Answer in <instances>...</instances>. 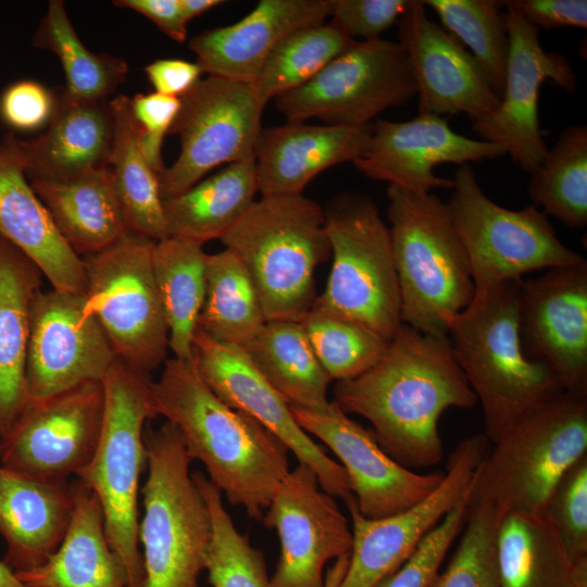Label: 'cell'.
Segmentation results:
<instances>
[{
	"label": "cell",
	"mask_w": 587,
	"mask_h": 587,
	"mask_svg": "<svg viewBox=\"0 0 587 587\" xmlns=\"http://www.w3.org/2000/svg\"><path fill=\"white\" fill-rule=\"evenodd\" d=\"M333 401L346 414L369 421L382 449L415 470L442 459L441 414L451 408L471 409L477 398L448 336L424 334L402 323L376 364L337 382Z\"/></svg>",
	"instance_id": "1"
},
{
	"label": "cell",
	"mask_w": 587,
	"mask_h": 587,
	"mask_svg": "<svg viewBox=\"0 0 587 587\" xmlns=\"http://www.w3.org/2000/svg\"><path fill=\"white\" fill-rule=\"evenodd\" d=\"M150 403L180 433L191 460L234 507L261 521L273 495L289 473L288 448L248 414L218 398L195 362L165 360L150 382Z\"/></svg>",
	"instance_id": "2"
},
{
	"label": "cell",
	"mask_w": 587,
	"mask_h": 587,
	"mask_svg": "<svg viewBox=\"0 0 587 587\" xmlns=\"http://www.w3.org/2000/svg\"><path fill=\"white\" fill-rule=\"evenodd\" d=\"M522 280L505 282L475 296L448 327L453 355L482 404L484 435L491 442L564 391L554 374L522 349L517 330Z\"/></svg>",
	"instance_id": "3"
},
{
	"label": "cell",
	"mask_w": 587,
	"mask_h": 587,
	"mask_svg": "<svg viewBox=\"0 0 587 587\" xmlns=\"http://www.w3.org/2000/svg\"><path fill=\"white\" fill-rule=\"evenodd\" d=\"M220 240L249 273L266 322H300L312 309L315 270L330 255L316 201L303 193L261 196Z\"/></svg>",
	"instance_id": "4"
},
{
	"label": "cell",
	"mask_w": 587,
	"mask_h": 587,
	"mask_svg": "<svg viewBox=\"0 0 587 587\" xmlns=\"http://www.w3.org/2000/svg\"><path fill=\"white\" fill-rule=\"evenodd\" d=\"M387 198L401 321L424 334L448 336L451 320L475 297L469 259L448 208L432 192L394 185Z\"/></svg>",
	"instance_id": "5"
},
{
	"label": "cell",
	"mask_w": 587,
	"mask_h": 587,
	"mask_svg": "<svg viewBox=\"0 0 587 587\" xmlns=\"http://www.w3.org/2000/svg\"><path fill=\"white\" fill-rule=\"evenodd\" d=\"M492 444L473 477L469 508L542 514L559 478L587 454V395L562 391Z\"/></svg>",
	"instance_id": "6"
},
{
	"label": "cell",
	"mask_w": 587,
	"mask_h": 587,
	"mask_svg": "<svg viewBox=\"0 0 587 587\" xmlns=\"http://www.w3.org/2000/svg\"><path fill=\"white\" fill-rule=\"evenodd\" d=\"M148 476L139 522L145 587H200L212 538L208 503L196 485L183 437L165 421L143 434Z\"/></svg>",
	"instance_id": "7"
},
{
	"label": "cell",
	"mask_w": 587,
	"mask_h": 587,
	"mask_svg": "<svg viewBox=\"0 0 587 587\" xmlns=\"http://www.w3.org/2000/svg\"><path fill=\"white\" fill-rule=\"evenodd\" d=\"M150 375L115 359L102 378L104 414L97 449L76 475L99 499L108 540L124 565L127 587H145L138 496L147 467L145 426L157 417L150 403Z\"/></svg>",
	"instance_id": "8"
},
{
	"label": "cell",
	"mask_w": 587,
	"mask_h": 587,
	"mask_svg": "<svg viewBox=\"0 0 587 587\" xmlns=\"http://www.w3.org/2000/svg\"><path fill=\"white\" fill-rule=\"evenodd\" d=\"M324 212L333 262L312 308L355 321L390 341L402 321L389 227L375 202L359 191L338 195Z\"/></svg>",
	"instance_id": "9"
},
{
	"label": "cell",
	"mask_w": 587,
	"mask_h": 587,
	"mask_svg": "<svg viewBox=\"0 0 587 587\" xmlns=\"http://www.w3.org/2000/svg\"><path fill=\"white\" fill-rule=\"evenodd\" d=\"M452 179L446 205L469 259L475 296L533 271L584 260L558 238L535 204L510 210L494 202L470 164L461 165Z\"/></svg>",
	"instance_id": "10"
},
{
	"label": "cell",
	"mask_w": 587,
	"mask_h": 587,
	"mask_svg": "<svg viewBox=\"0 0 587 587\" xmlns=\"http://www.w3.org/2000/svg\"><path fill=\"white\" fill-rule=\"evenodd\" d=\"M153 240L128 232L109 248L84 257V311L96 319L115 357L150 375L165 362L168 328L153 268Z\"/></svg>",
	"instance_id": "11"
},
{
	"label": "cell",
	"mask_w": 587,
	"mask_h": 587,
	"mask_svg": "<svg viewBox=\"0 0 587 587\" xmlns=\"http://www.w3.org/2000/svg\"><path fill=\"white\" fill-rule=\"evenodd\" d=\"M416 96L412 67L398 41L355 40L312 79L274 99L288 122L316 117L327 125L363 127Z\"/></svg>",
	"instance_id": "12"
},
{
	"label": "cell",
	"mask_w": 587,
	"mask_h": 587,
	"mask_svg": "<svg viewBox=\"0 0 587 587\" xmlns=\"http://www.w3.org/2000/svg\"><path fill=\"white\" fill-rule=\"evenodd\" d=\"M180 100L168 133L179 137L180 152L158 175L162 199L185 192L222 164L253 158L262 130L265 104L251 84L208 76Z\"/></svg>",
	"instance_id": "13"
},
{
	"label": "cell",
	"mask_w": 587,
	"mask_h": 587,
	"mask_svg": "<svg viewBox=\"0 0 587 587\" xmlns=\"http://www.w3.org/2000/svg\"><path fill=\"white\" fill-rule=\"evenodd\" d=\"M488 449L484 434L460 441L449 455L438 487L403 512L367 519L351 495L345 503L351 520L352 547L337 587H379L467 492Z\"/></svg>",
	"instance_id": "14"
},
{
	"label": "cell",
	"mask_w": 587,
	"mask_h": 587,
	"mask_svg": "<svg viewBox=\"0 0 587 587\" xmlns=\"http://www.w3.org/2000/svg\"><path fill=\"white\" fill-rule=\"evenodd\" d=\"M103 414L102 380L29 400L0 438V465L42 479L67 480L92 459Z\"/></svg>",
	"instance_id": "15"
},
{
	"label": "cell",
	"mask_w": 587,
	"mask_h": 587,
	"mask_svg": "<svg viewBox=\"0 0 587 587\" xmlns=\"http://www.w3.org/2000/svg\"><path fill=\"white\" fill-rule=\"evenodd\" d=\"M261 521L280 542L272 587H325V565L350 554L348 519L305 464L289 471Z\"/></svg>",
	"instance_id": "16"
},
{
	"label": "cell",
	"mask_w": 587,
	"mask_h": 587,
	"mask_svg": "<svg viewBox=\"0 0 587 587\" xmlns=\"http://www.w3.org/2000/svg\"><path fill=\"white\" fill-rule=\"evenodd\" d=\"M503 3L509 36L503 92L492 113L473 122V130L482 140L502 147L520 168L530 173L548 152L538 115L541 85L551 79L574 92L577 80L570 61L559 52L546 51L538 29Z\"/></svg>",
	"instance_id": "17"
},
{
	"label": "cell",
	"mask_w": 587,
	"mask_h": 587,
	"mask_svg": "<svg viewBox=\"0 0 587 587\" xmlns=\"http://www.w3.org/2000/svg\"><path fill=\"white\" fill-rule=\"evenodd\" d=\"M192 361L218 398L275 435L299 463L315 473L325 492L344 502L351 496L349 478L342 465L299 426L291 407L259 372L243 349L216 341L197 329Z\"/></svg>",
	"instance_id": "18"
},
{
	"label": "cell",
	"mask_w": 587,
	"mask_h": 587,
	"mask_svg": "<svg viewBox=\"0 0 587 587\" xmlns=\"http://www.w3.org/2000/svg\"><path fill=\"white\" fill-rule=\"evenodd\" d=\"M517 330L525 355L547 366L564 391L587 395V261L522 280Z\"/></svg>",
	"instance_id": "19"
},
{
	"label": "cell",
	"mask_w": 587,
	"mask_h": 587,
	"mask_svg": "<svg viewBox=\"0 0 587 587\" xmlns=\"http://www.w3.org/2000/svg\"><path fill=\"white\" fill-rule=\"evenodd\" d=\"M115 359L100 325L84 311V295L53 288L35 295L26 358L29 400L102 380Z\"/></svg>",
	"instance_id": "20"
},
{
	"label": "cell",
	"mask_w": 587,
	"mask_h": 587,
	"mask_svg": "<svg viewBox=\"0 0 587 587\" xmlns=\"http://www.w3.org/2000/svg\"><path fill=\"white\" fill-rule=\"evenodd\" d=\"M299 426L326 445L345 469L360 513L372 520L403 512L427 498L444 473L422 474L389 457L366 429L333 400L325 410L291 407Z\"/></svg>",
	"instance_id": "21"
},
{
	"label": "cell",
	"mask_w": 587,
	"mask_h": 587,
	"mask_svg": "<svg viewBox=\"0 0 587 587\" xmlns=\"http://www.w3.org/2000/svg\"><path fill=\"white\" fill-rule=\"evenodd\" d=\"M397 24L398 42L408 54L415 79L419 114L444 117L464 113L475 122L498 108L500 98L479 63L427 16L423 1L412 0Z\"/></svg>",
	"instance_id": "22"
},
{
	"label": "cell",
	"mask_w": 587,
	"mask_h": 587,
	"mask_svg": "<svg viewBox=\"0 0 587 587\" xmlns=\"http://www.w3.org/2000/svg\"><path fill=\"white\" fill-rule=\"evenodd\" d=\"M504 154V149L494 142L453 132L441 116L419 114L405 122L377 120L367 149L352 163L371 179L430 192L434 188L453 187V179L434 174L436 165H463Z\"/></svg>",
	"instance_id": "23"
},
{
	"label": "cell",
	"mask_w": 587,
	"mask_h": 587,
	"mask_svg": "<svg viewBox=\"0 0 587 587\" xmlns=\"http://www.w3.org/2000/svg\"><path fill=\"white\" fill-rule=\"evenodd\" d=\"M333 0H261L238 22L192 37L203 73L252 84L276 46L297 29L326 22Z\"/></svg>",
	"instance_id": "24"
},
{
	"label": "cell",
	"mask_w": 587,
	"mask_h": 587,
	"mask_svg": "<svg viewBox=\"0 0 587 587\" xmlns=\"http://www.w3.org/2000/svg\"><path fill=\"white\" fill-rule=\"evenodd\" d=\"M0 236L33 262L53 289L85 295L84 259L59 234L27 182L13 134L0 142Z\"/></svg>",
	"instance_id": "25"
},
{
	"label": "cell",
	"mask_w": 587,
	"mask_h": 587,
	"mask_svg": "<svg viewBox=\"0 0 587 587\" xmlns=\"http://www.w3.org/2000/svg\"><path fill=\"white\" fill-rule=\"evenodd\" d=\"M373 125L350 127L288 122L262 128L254 150L261 196L300 195L320 173L353 162L367 149Z\"/></svg>",
	"instance_id": "26"
},
{
	"label": "cell",
	"mask_w": 587,
	"mask_h": 587,
	"mask_svg": "<svg viewBox=\"0 0 587 587\" xmlns=\"http://www.w3.org/2000/svg\"><path fill=\"white\" fill-rule=\"evenodd\" d=\"M75 507L73 482L42 479L0 465L3 562L14 572L36 569L57 551Z\"/></svg>",
	"instance_id": "27"
},
{
	"label": "cell",
	"mask_w": 587,
	"mask_h": 587,
	"mask_svg": "<svg viewBox=\"0 0 587 587\" xmlns=\"http://www.w3.org/2000/svg\"><path fill=\"white\" fill-rule=\"evenodd\" d=\"M113 137L110 101H74L60 92L48 130L30 140L15 137V148L26 177L61 183L109 166Z\"/></svg>",
	"instance_id": "28"
},
{
	"label": "cell",
	"mask_w": 587,
	"mask_h": 587,
	"mask_svg": "<svg viewBox=\"0 0 587 587\" xmlns=\"http://www.w3.org/2000/svg\"><path fill=\"white\" fill-rule=\"evenodd\" d=\"M75 507L64 539L42 565L15 572L27 587H127L124 565L105 533L104 516L95 492L73 482Z\"/></svg>",
	"instance_id": "29"
},
{
	"label": "cell",
	"mask_w": 587,
	"mask_h": 587,
	"mask_svg": "<svg viewBox=\"0 0 587 587\" xmlns=\"http://www.w3.org/2000/svg\"><path fill=\"white\" fill-rule=\"evenodd\" d=\"M29 184L59 234L80 258L109 248L129 232L109 166L67 182Z\"/></svg>",
	"instance_id": "30"
},
{
	"label": "cell",
	"mask_w": 587,
	"mask_h": 587,
	"mask_svg": "<svg viewBox=\"0 0 587 587\" xmlns=\"http://www.w3.org/2000/svg\"><path fill=\"white\" fill-rule=\"evenodd\" d=\"M41 273L0 236V438L26 404V358L29 313L40 290Z\"/></svg>",
	"instance_id": "31"
},
{
	"label": "cell",
	"mask_w": 587,
	"mask_h": 587,
	"mask_svg": "<svg viewBox=\"0 0 587 587\" xmlns=\"http://www.w3.org/2000/svg\"><path fill=\"white\" fill-rule=\"evenodd\" d=\"M497 560L501 587H578L587 559L573 563L544 514L505 513L499 524Z\"/></svg>",
	"instance_id": "32"
},
{
	"label": "cell",
	"mask_w": 587,
	"mask_h": 587,
	"mask_svg": "<svg viewBox=\"0 0 587 587\" xmlns=\"http://www.w3.org/2000/svg\"><path fill=\"white\" fill-rule=\"evenodd\" d=\"M257 192L254 157L229 163L185 192L163 199L167 236L201 245L221 239Z\"/></svg>",
	"instance_id": "33"
},
{
	"label": "cell",
	"mask_w": 587,
	"mask_h": 587,
	"mask_svg": "<svg viewBox=\"0 0 587 587\" xmlns=\"http://www.w3.org/2000/svg\"><path fill=\"white\" fill-rule=\"evenodd\" d=\"M290 407L325 410L333 380L315 355L300 322L267 321L243 349Z\"/></svg>",
	"instance_id": "34"
},
{
	"label": "cell",
	"mask_w": 587,
	"mask_h": 587,
	"mask_svg": "<svg viewBox=\"0 0 587 587\" xmlns=\"http://www.w3.org/2000/svg\"><path fill=\"white\" fill-rule=\"evenodd\" d=\"M203 245L178 237L154 242L152 268L174 357L192 359V342L205 298L208 253Z\"/></svg>",
	"instance_id": "35"
},
{
	"label": "cell",
	"mask_w": 587,
	"mask_h": 587,
	"mask_svg": "<svg viewBox=\"0 0 587 587\" xmlns=\"http://www.w3.org/2000/svg\"><path fill=\"white\" fill-rule=\"evenodd\" d=\"M114 137L109 159L114 189L129 232L159 241L167 236L158 174L139 147V128L132 114L130 98L110 101Z\"/></svg>",
	"instance_id": "36"
},
{
	"label": "cell",
	"mask_w": 587,
	"mask_h": 587,
	"mask_svg": "<svg viewBox=\"0 0 587 587\" xmlns=\"http://www.w3.org/2000/svg\"><path fill=\"white\" fill-rule=\"evenodd\" d=\"M265 323L254 284L238 257L227 249L208 254L205 298L197 329L246 349Z\"/></svg>",
	"instance_id": "37"
},
{
	"label": "cell",
	"mask_w": 587,
	"mask_h": 587,
	"mask_svg": "<svg viewBox=\"0 0 587 587\" xmlns=\"http://www.w3.org/2000/svg\"><path fill=\"white\" fill-rule=\"evenodd\" d=\"M32 42L53 52L61 61L65 87L62 93L74 101H105L125 79L128 65L122 58L93 53L73 28L63 1L50 0Z\"/></svg>",
	"instance_id": "38"
},
{
	"label": "cell",
	"mask_w": 587,
	"mask_h": 587,
	"mask_svg": "<svg viewBox=\"0 0 587 587\" xmlns=\"http://www.w3.org/2000/svg\"><path fill=\"white\" fill-rule=\"evenodd\" d=\"M528 196L546 215L571 228L587 225V127L564 128L530 173Z\"/></svg>",
	"instance_id": "39"
},
{
	"label": "cell",
	"mask_w": 587,
	"mask_h": 587,
	"mask_svg": "<svg viewBox=\"0 0 587 587\" xmlns=\"http://www.w3.org/2000/svg\"><path fill=\"white\" fill-rule=\"evenodd\" d=\"M354 41L333 20L297 29L276 46L251 86L266 104L308 83Z\"/></svg>",
	"instance_id": "40"
},
{
	"label": "cell",
	"mask_w": 587,
	"mask_h": 587,
	"mask_svg": "<svg viewBox=\"0 0 587 587\" xmlns=\"http://www.w3.org/2000/svg\"><path fill=\"white\" fill-rule=\"evenodd\" d=\"M192 478L203 495L211 515L212 538L204 571L212 587H272L263 552L236 527L221 491L202 472Z\"/></svg>",
	"instance_id": "41"
},
{
	"label": "cell",
	"mask_w": 587,
	"mask_h": 587,
	"mask_svg": "<svg viewBox=\"0 0 587 587\" xmlns=\"http://www.w3.org/2000/svg\"><path fill=\"white\" fill-rule=\"evenodd\" d=\"M446 30L463 46L484 70L501 98L509 55V36L503 12L494 0H426Z\"/></svg>",
	"instance_id": "42"
},
{
	"label": "cell",
	"mask_w": 587,
	"mask_h": 587,
	"mask_svg": "<svg viewBox=\"0 0 587 587\" xmlns=\"http://www.w3.org/2000/svg\"><path fill=\"white\" fill-rule=\"evenodd\" d=\"M319 361L332 379L354 378L371 369L389 341L345 316L312 308L300 321Z\"/></svg>",
	"instance_id": "43"
},
{
	"label": "cell",
	"mask_w": 587,
	"mask_h": 587,
	"mask_svg": "<svg viewBox=\"0 0 587 587\" xmlns=\"http://www.w3.org/2000/svg\"><path fill=\"white\" fill-rule=\"evenodd\" d=\"M502 516L490 507L469 508L459 545L430 587H501L497 536Z\"/></svg>",
	"instance_id": "44"
},
{
	"label": "cell",
	"mask_w": 587,
	"mask_h": 587,
	"mask_svg": "<svg viewBox=\"0 0 587 587\" xmlns=\"http://www.w3.org/2000/svg\"><path fill=\"white\" fill-rule=\"evenodd\" d=\"M542 514L557 529L571 561L587 559V454L559 478Z\"/></svg>",
	"instance_id": "45"
},
{
	"label": "cell",
	"mask_w": 587,
	"mask_h": 587,
	"mask_svg": "<svg viewBox=\"0 0 587 587\" xmlns=\"http://www.w3.org/2000/svg\"><path fill=\"white\" fill-rule=\"evenodd\" d=\"M469 491L470 489L423 538L411 557L379 587H430L451 545L466 522Z\"/></svg>",
	"instance_id": "46"
},
{
	"label": "cell",
	"mask_w": 587,
	"mask_h": 587,
	"mask_svg": "<svg viewBox=\"0 0 587 587\" xmlns=\"http://www.w3.org/2000/svg\"><path fill=\"white\" fill-rule=\"evenodd\" d=\"M180 98L159 92L138 93L130 99L132 114L139 128V147L151 168H164L162 145L180 110Z\"/></svg>",
	"instance_id": "47"
},
{
	"label": "cell",
	"mask_w": 587,
	"mask_h": 587,
	"mask_svg": "<svg viewBox=\"0 0 587 587\" xmlns=\"http://www.w3.org/2000/svg\"><path fill=\"white\" fill-rule=\"evenodd\" d=\"M412 0H333L330 20L353 40H373L398 22Z\"/></svg>",
	"instance_id": "48"
},
{
	"label": "cell",
	"mask_w": 587,
	"mask_h": 587,
	"mask_svg": "<svg viewBox=\"0 0 587 587\" xmlns=\"http://www.w3.org/2000/svg\"><path fill=\"white\" fill-rule=\"evenodd\" d=\"M55 103V95L34 80L10 85L0 98V116L17 130H35L48 124Z\"/></svg>",
	"instance_id": "49"
},
{
	"label": "cell",
	"mask_w": 587,
	"mask_h": 587,
	"mask_svg": "<svg viewBox=\"0 0 587 587\" xmlns=\"http://www.w3.org/2000/svg\"><path fill=\"white\" fill-rule=\"evenodd\" d=\"M504 2L536 29L587 28L586 0H513Z\"/></svg>",
	"instance_id": "50"
},
{
	"label": "cell",
	"mask_w": 587,
	"mask_h": 587,
	"mask_svg": "<svg viewBox=\"0 0 587 587\" xmlns=\"http://www.w3.org/2000/svg\"><path fill=\"white\" fill-rule=\"evenodd\" d=\"M145 73L154 92L182 98L196 86L203 71L197 62L160 59L148 64Z\"/></svg>",
	"instance_id": "51"
},
{
	"label": "cell",
	"mask_w": 587,
	"mask_h": 587,
	"mask_svg": "<svg viewBox=\"0 0 587 587\" xmlns=\"http://www.w3.org/2000/svg\"><path fill=\"white\" fill-rule=\"evenodd\" d=\"M114 4L145 15L177 42L187 38L188 23L183 16L179 0H118Z\"/></svg>",
	"instance_id": "52"
},
{
	"label": "cell",
	"mask_w": 587,
	"mask_h": 587,
	"mask_svg": "<svg viewBox=\"0 0 587 587\" xmlns=\"http://www.w3.org/2000/svg\"><path fill=\"white\" fill-rule=\"evenodd\" d=\"M222 3V0H179L182 13L187 23Z\"/></svg>",
	"instance_id": "53"
},
{
	"label": "cell",
	"mask_w": 587,
	"mask_h": 587,
	"mask_svg": "<svg viewBox=\"0 0 587 587\" xmlns=\"http://www.w3.org/2000/svg\"><path fill=\"white\" fill-rule=\"evenodd\" d=\"M0 587H27L16 576L3 560H0Z\"/></svg>",
	"instance_id": "54"
},
{
	"label": "cell",
	"mask_w": 587,
	"mask_h": 587,
	"mask_svg": "<svg viewBox=\"0 0 587 587\" xmlns=\"http://www.w3.org/2000/svg\"><path fill=\"white\" fill-rule=\"evenodd\" d=\"M339 582L338 575L328 573L325 577V587H337Z\"/></svg>",
	"instance_id": "55"
},
{
	"label": "cell",
	"mask_w": 587,
	"mask_h": 587,
	"mask_svg": "<svg viewBox=\"0 0 587 587\" xmlns=\"http://www.w3.org/2000/svg\"><path fill=\"white\" fill-rule=\"evenodd\" d=\"M578 587H587V578L583 579V580L579 583Z\"/></svg>",
	"instance_id": "56"
}]
</instances>
